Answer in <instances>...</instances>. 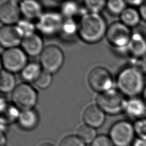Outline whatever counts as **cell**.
Masks as SVG:
<instances>
[{"instance_id": "1", "label": "cell", "mask_w": 146, "mask_h": 146, "mask_svg": "<svg viewBox=\"0 0 146 146\" xmlns=\"http://www.w3.org/2000/svg\"><path fill=\"white\" fill-rule=\"evenodd\" d=\"M116 84L124 96L129 98L139 96L146 84L145 75L136 66L129 65L119 72Z\"/></svg>"}, {"instance_id": "2", "label": "cell", "mask_w": 146, "mask_h": 146, "mask_svg": "<svg viewBox=\"0 0 146 146\" xmlns=\"http://www.w3.org/2000/svg\"><path fill=\"white\" fill-rule=\"evenodd\" d=\"M107 27L104 18L100 14L86 13L78 25V35L84 42L95 43L106 36Z\"/></svg>"}, {"instance_id": "3", "label": "cell", "mask_w": 146, "mask_h": 146, "mask_svg": "<svg viewBox=\"0 0 146 146\" xmlns=\"http://www.w3.org/2000/svg\"><path fill=\"white\" fill-rule=\"evenodd\" d=\"M127 99L119 90L111 88L99 93L96 98V104L110 115H118L124 111Z\"/></svg>"}, {"instance_id": "4", "label": "cell", "mask_w": 146, "mask_h": 146, "mask_svg": "<svg viewBox=\"0 0 146 146\" xmlns=\"http://www.w3.org/2000/svg\"><path fill=\"white\" fill-rule=\"evenodd\" d=\"M13 104L21 111L33 109L37 103L35 90L26 83H21L14 90L11 95Z\"/></svg>"}, {"instance_id": "5", "label": "cell", "mask_w": 146, "mask_h": 146, "mask_svg": "<svg viewBox=\"0 0 146 146\" xmlns=\"http://www.w3.org/2000/svg\"><path fill=\"white\" fill-rule=\"evenodd\" d=\"M133 123L120 120L113 124L110 130V137L115 146H131L135 138Z\"/></svg>"}, {"instance_id": "6", "label": "cell", "mask_w": 146, "mask_h": 146, "mask_svg": "<svg viewBox=\"0 0 146 146\" xmlns=\"http://www.w3.org/2000/svg\"><path fill=\"white\" fill-rule=\"evenodd\" d=\"M132 33L121 22H115L107 27L106 36L111 45L118 50L127 51Z\"/></svg>"}, {"instance_id": "7", "label": "cell", "mask_w": 146, "mask_h": 146, "mask_svg": "<svg viewBox=\"0 0 146 146\" xmlns=\"http://www.w3.org/2000/svg\"><path fill=\"white\" fill-rule=\"evenodd\" d=\"M27 55L22 48L18 47L5 49L1 55L4 70L13 74L21 72L28 63Z\"/></svg>"}, {"instance_id": "8", "label": "cell", "mask_w": 146, "mask_h": 146, "mask_svg": "<svg viewBox=\"0 0 146 146\" xmlns=\"http://www.w3.org/2000/svg\"><path fill=\"white\" fill-rule=\"evenodd\" d=\"M64 62V54L56 45H48L43 50L40 55V64L43 70L51 74L56 72Z\"/></svg>"}, {"instance_id": "9", "label": "cell", "mask_w": 146, "mask_h": 146, "mask_svg": "<svg viewBox=\"0 0 146 146\" xmlns=\"http://www.w3.org/2000/svg\"><path fill=\"white\" fill-rule=\"evenodd\" d=\"M64 18L61 14L55 11L42 13L37 19L36 29L43 35L52 36L59 33Z\"/></svg>"}, {"instance_id": "10", "label": "cell", "mask_w": 146, "mask_h": 146, "mask_svg": "<svg viewBox=\"0 0 146 146\" xmlns=\"http://www.w3.org/2000/svg\"><path fill=\"white\" fill-rule=\"evenodd\" d=\"M88 83L92 90L99 93L112 88L113 80L110 72L104 67H96L88 76Z\"/></svg>"}, {"instance_id": "11", "label": "cell", "mask_w": 146, "mask_h": 146, "mask_svg": "<svg viewBox=\"0 0 146 146\" xmlns=\"http://www.w3.org/2000/svg\"><path fill=\"white\" fill-rule=\"evenodd\" d=\"M19 4L15 1H5L0 5V19L4 25H14L20 21Z\"/></svg>"}, {"instance_id": "12", "label": "cell", "mask_w": 146, "mask_h": 146, "mask_svg": "<svg viewBox=\"0 0 146 146\" xmlns=\"http://www.w3.org/2000/svg\"><path fill=\"white\" fill-rule=\"evenodd\" d=\"M23 36L17 25H4L0 29V43L6 48L17 47Z\"/></svg>"}, {"instance_id": "13", "label": "cell", "mask_w": 146, "mask_h": 146, "mask_svg": "<svg viewBox=\"0 0 146 146\" xmlns=\"http://www.w3.org/2000/svg\"><path fill=\"white\" fill-rule=\"evenodd\" d=\"M127 51L132 58L138 59L146 54V36L141 32H133Z\"/></svg>"}, {"instance_id": "14", "label": "cell", "mask_w": 146, "mask_h": 146, "mask_svg": "<svg viewBox=\"0 0 146 146\" xmlns=\"http://www.w3.org/2000/svg\"><path fill=\"white\" fill-rule=\"evenodd\" d=\"M124 112L135 121L146 117V103L141 97L130 98L127 100Z\"/></svg>"}, {"instance_id": "15", "label": "cell", "mask_w": 146, "mask_h": 146, "mask_svg": "<svg viewBox=\"0 0 146 146\" xmlns=\"http://www.w3.org/2000/svg\"><path fill=\"white\" fill-rule=\"evenodd\" d=\"M83 119L86 124L97 128L103 124L105 112L97 104H91L84 110Z\"/></svg>"}, {"instance_id": "16", "label": "cell", "mask_w": 146, "mask_h": 146, "mask_svg": "<svg viewBox=\"0 0 146 146\" xmlns=\"http://www.w3.org/2000/svg\"><path fill=\"white\" fill-rule=\"evenodd\" d=\"M21 44L25 52L31 56L40 55L44 49L43 40L36 33L23 38Z\"/></svg>"}, {"instance_id": "17", "label": "cell", "mask_w": 146, "mask_h": 146, "mask_svg": "<svg viewBox=\"0 0 146 146\" xmlns=\"http://www.w3.org/2000/svg\"><path fill=\"white\" fill-rule=\"evenodd\" d=\"M21 14L25 19L31 21L38 19L42 14V5L38 1L25 0L19 3Z\"/></svg>"}, {"instance_id": "18", "label": "cell", "mask_w": 146, "mask_h": 146, "mask_svg": "<svg viewBox=\"0 0 146 146\" xmlns=\"http://www.w3.org/2000/svg\"><path fill=\"white\" fill-rule=\"evenodd\" d=\"M18 124L21 128L27 131L34 129L39 122V115L34 109L21 111L18 119Z\"/></svg>"}, {"instance_id": "19", "label": "cell", "mask_w": 146, "mask_h": 146, "mask_svg": "<svg viewBox=\"0 0 146 146\" xmlns=\"http://www.w3.org/2000/svg\"><path fill=\"white\" fill-rule=\"evenodd\" d=\"M1 123L7 125L18 120L21 111L14 104H9L6 101L1 99Z\"/></svg>"}, {"instance_id": "20", "label": "cell", "mask_w": 146, "mask_h": 146, "mask_svg": "<svg viewBox=\"0 0 146 146\" xmlns=\"http://www.w3.org/2000/svg\"><path fill=\"white\" fill-rule=\"evenodd\" d=\"M120 18V22L130 29L137 27L142 20L139 9L130 6L126 7Z\"/></svg>"}, {"instance_id": "21", "label": "cell", "mask_w": 146, "mask_h": 146, "mask_svg": "<svg viewBox=\"0 0 146 146\" xmlns=\"http://www.w3.org/2000/svg\"><path fill=\"white\" fill-rule=\"evenodd\" d=\"M42 71L43 69L40 64L36 62H31L27 63L22 70L21 75L25 82L34 83Z\"/></svg>"}, {"instance_id": "22", "label": "cell", "mask_w": 146, "mask_h": 146, "mask_svg": "<svg viewBox=\"0 0 146 146\" xmlns=\"http://www.w3.org/2000/svg\"><path fill=\"white\" fill-rule=\"evenodd\" d=\"M15 78L13 73L4 69L1 71L0 90L3 93L13 92L15 86Z\"/></svg>"}, {"instance_id": "23", "label": "cell", "mask_w": 146, "mask_h": 146, "mask_svg": "<svg viewBox=\"0 0 146 146\" xmlns=\"http://www.w3.org/2000/svg\"><path fill=\"white\" fill-rule=\"evenodd\" d=\"M59 33L65 39L73 38L78 34V25L73 18H64Z\"/></svg>"}, {"instance_id": "24", "label": "cell", "mask_w": 146, "mask_h": 146, "mask_svg": "<svg viewBox=\"0 0 146 146\" xmlns=\"http://www.w3.org/2000/svg\"><path fill=\"white\" fill-rule=\"evenodd\" d=\"M77 136L86 144H91L97 136L95 128L87 124L82 125L79 127Z\"/></svg>"}, {"instance_id": "25", "label": "cell", "mask_w": 146, "mask_h": 146, "mask_svg": "<svg viewBox=\"0 0 146 146\" xmlns=\"http://www.w3.org/2000/svg\"><path fill=\"white\" fill-rule=\"evenodd\" d=\"M80 10V6L76 2L66 1L60 5L61 14L64 18H73L72 17L78 14Z\"/></svg>"}, {"instance_id": "26", "label": "cell", "mask_w": 146, "mask_h": 146, "mask_svg": "<svg viewBox=\"0 0 146 146\" xmlns=\"http://www.w3.org/2000/svg\"><path fill=\"white\" fill-rule=\"evenodd\" d=\"M106 7L111 14L120 16L127 7V5L125 1L110 0L107 2Z\"/></svg>"}, {"instance_id": "27", "label": "cell", "mask_w": 146, "mask_h": 146, "mask_svg": "<svg viewBox=\"0 0 146 146\" xmlns=\"http://www.w3.org/2000/svg\"><path fill=\"white\" fill-rule=\"evenodd\" d=\"M16 25L21 30L23 38L35 33L36 26H35L31 21L26 19H20Z\"/></svg>"}, {"instance_id": "28", "label": "cell", "mask_w": 146, "mask_h": 146, "mask_svg": "<svg viewBox=\"0 0 146 146\" xmlns=\"http://www.w3.org/2000/svg\"><path fill=\"white\" fill-rule=\"evenodd\" d=\"M84 5L86 9L90 13H98L106 6L107 2L106 1H85Z\"/></svg>"}, {"instance_id": "29", "label": "cell", "mask_w": 146, "mask_h": 146, "mask_svg": "<svg viewBox=\"0 0 146 146\" xmlns=\"http://www.w3.org/2000/svg\"><path fill=\"white\" fill-rule=\"evenodd\" d=\"M52 75L50 73L44 70L42 72L38 79L34 82L35 85L39 88L45 89L51 83Z\"/></svg>"}, {"instance_id": "30", "label": "cell", "mask_w": 146, "mask_h": 146, "mask_svg": "<svg viewBox=\"0 0 146 146\" xmlns=\"http://www.w3.org/2000/svg\"><path fill=\"white\" fill-rule=\"evenodd\" d=\"M133 127L137 137L146 140V117L135 121Z\"/></svg>"}, {"instance_id": "31", "label": "cell", "mask_w": 146, "mask_h": 146, "mask_svg": "<svg viewBox=\"0 0 146 146\" xmlns=\"http://www.w3.org/2000/svg\"><path fill=\"white\" fill-rule=\"evenodd\" d=\"M59 146H86V143L77 135H69L61 140Z\"/></svg>"}, {"instance_id": "32", "label": "cell", "mask_w": 146, "mask_h": 146, "mask_svg": "<svg viewBox=\"0 0 146 146\" xmlns=\"http://www.w3.org/2000/svg\"><path fill=\"white\" fill-rule=\"evenodd\" d=\"M91 146H115L109 136L104 135H100L96 136Z\"/></svg>"}, {"instance_id": "33", "label": "cell", "mask_w": 146, "mask_h": 146, "mask_svg": "<svg viewBox=\"0 0 146 146\" xmlns=\"http://www.w3.org/2000/svg\"><path fill=\"white\" fill-rule=\"evenodd\" d=\"M132 64L138 67L143 74L146 75V54L138 59H135V63H132Z\"/></svg>"}, {"instance_id": "34", "label": "cell", "mask_w": 146, "mask_h": 146, "mask_svg": "<svg viewBox=\"0 0 146 146\" xmlns=\"http://www.w3.org/2000/svg\"><path fill=\"white\" fill-rule=\"evenodd\" d=\"M139 11L141 19L146 22V1H144L142 5L139 8Z\"/></svg>"}, {"instance_id": "35", "label": "cell", "mask_w": 146, "mask_h": 146, "mask_svg": "<svg viewBox=\"0 0 146 146\" xmlns=\"http://www.w3.org/2000/svg\"><path fill=\"white\" fill-rule=\"evenodd\" d=\"M125 2L127 3V5L128 6H130V7H135V8H136V7H138L139 8L140 6L143 3L144 1H140V0H138V1H125Z\"/></svg>"}, {"instance_id": "36", "label": "cell", "mask_w": 146, "mask_h": 146, "mask_svg": "<svg viewBox=\"0 0 146 146\" xmlns=\"http://www.w3.org/2000/svg\"><path fill=\"white\" fill-rule=\"evenodd\" d=\"M131 146H146V140L136 137Z\"/></svg>"}, {"instance_id": "37", "label": "cell", "mask_w": 146, "mask_h": 146, "mask_svg": "<svg viewBox=\"0 0 146 146\" xmlns=\"http://www.w3.org/2000/svg\"><path fill=\"white\" fill-rule=\"evenodd\" d=\"M6 142V136L5 134L2 132L1 133V146H5Z\"/></svg>"}, {"instance_id": "38", "label": "cell", "mask_w": 146, "mask_h": 146, "mask_svg": "<svg viewBox=\"0 0 146 146\" xmlns=\"http://www.w3.org/2000/svg\"><path fill=\"white\" fill-rule=\"evenodd\" d=\"M141 98H143V99L145 101V102L146 103V84L143 89V91L141 93Z\"/></svg>"}, {"instance_id": "39", "label": "cell", "mask_w": 146, "mask_h": 146, "mask_svg": "<svg viewBox=\"0 0 146 146\" xmlns=\"http://www.w3.org/2000/svg\"><path fill=\"white\" fill-rule=\"evenodd\" d=\"M39 146H53V145L52 144H50V143H44L41 144Z\"/></svg>"}]
</instances>
